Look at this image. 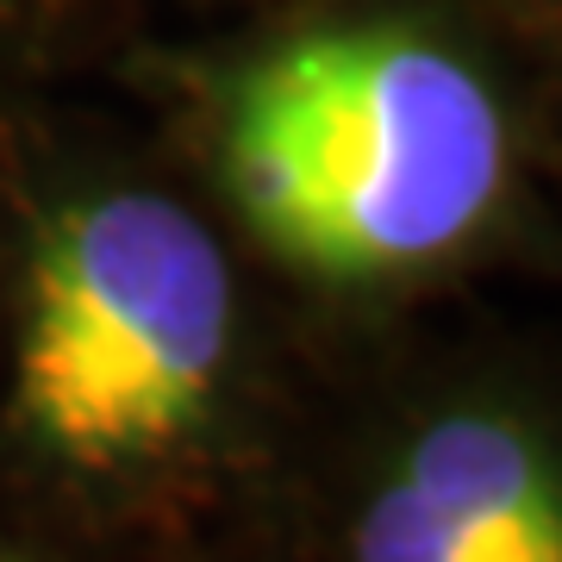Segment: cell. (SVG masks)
<instances>
[{
	"label": "cell",
	"mask_w": 562,
	"mask_h": 562,
	"mask_svg": "<svg viewBox=\"0 0 562 562\" xmlns=\"http://www.w3.org/2000/svg\"><path fill=\"white\" fill-rule=\"evenodd\" d=\"M401 482L487 562H562V475L513 419L450 413L406 450Z\"/></svg>",
	"instance_id": "obj_3"
},
{
	"label": "cell",
	"mask_w": 562,
	"mask_h": 562,
	"mask_svg": "<svg viewBox=\"0 0 562 562\" xmlns=\"http://www.w3.org/2000/svg\"><path fill=\"white\" fill-rule=\"evenodd\" d=\"M232 350V269L162 194H101L38 238L20 331V419L76 469L181 443Z\"/></svg>",
	"instance_id": "obj_2"
},
{
	"label": "cell",
	"mask_w": 562,
	"mask_h": 562,
	"mask_svg": "<svg viewBox=\"0 0 562 562\" xmlns=\"http://www.w3.org/2000/svg\"><path fill=\"white\" fill-rule=\"evenodd\" d=\"M357 562H487V557H475V543L457 538V531L394 475V482L369 501V513H362V525H357Z\"/></svg>",
	"instance_id": "obj_4"
},
{
	"label": "cell",
	"mask_w": 562,
	"mask_h": 562,
	"mask_svg": "<svg viewBox=\"0 0 562 562\" xmlns=\"http://www.w3.org/2000/svg\"><path fill=\"white\" fill-rule=\"evenodd\" d=\"M225 181L288 262L394 276L494 213L506 120L487 81L419 32H306L232 88Z\"/></svg>",
	"instance_id": "obj_1"
}]
</instances>
